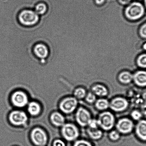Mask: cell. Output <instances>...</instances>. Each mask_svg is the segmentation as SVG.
<instances>
[{"label": "cell", "mask_w": 146, "mask_h": 146, "mask_svg": "<svg viewBox=\"0 0 146 146\" xmlns=\"http://www.w3.org/2000/svg\"><path fill=\"white\" fill-rule=\"evenodd\" d=\"M11 101L15 106L22 108L28 104V99L27 94L21 91L15 92L11 97Z\"/></svg>", "instance_id": "cell-12"}, {"label": "cell", "mask_w": 146, "mask_h": 146, "mask_svg": "<svg viewBox=\"0 0 146 146\" xmlns=\"http://www.w3.org/2000/svg\"><path fill=\"white\" fill-rule=\"evenodd\" d=\"M92 92L97 96L103 97L108 95V89L105 86L101 84H97L93 86L91 88Z\"/></svg>", "instance_id": "cell-16"}, {"label": "cell", "mask_w": 146, "mask_h": 146, "mask_svg": "<svg viewBox=\"0 0 146 146\" xmlns=\"http://www.w3.org/2000/svg\"><path fill=\"white\" fill-rule=\"evenodd\" d=\"M109 137L111 141H117L120 139L121 135L117 130H113L109 134Z\"/></svg>", "instance_id": "cell-25"}, {"label": "cell", "mask_w": 146, "mask_h": 146, "mask_svg": "<svg viewBox=\"0 0 146 146\" xmlns=\"http://www.w3.org/2000/svg\"><path fill=\"white\" fill-rule=\"evenodd\" d=\"M143 114V115H146V104H144L142 106V108L140 110Z\"/></svg>", "instance_id": "cell-33"}, {"label": "cell", "mask_w": 146, "mask_h": 146, "mask_svg": "<svg viewBox=\"0 0 146 146\" xmlns=\"http://www.w3.org/2000/svg\"><path fill=\"white\" fill-rule=\"evenodd\" d=\"M133 81L137 86L146 88V70L141 69L135 71L133 74Z\"/></svg>", "instance_id": "cell-13"}, {"label": "cell", "mask_w": 146, "mask_h": 146, "mask_svg": "<svg viewBox=\"0 0 146 146\" xmlns=\"http://www.w3.org/2000/svg\"><path fill=\"white\" fill-rule=\"evenodd\" d=\"M129 105L128 100L124 97H118L113 99L109 102V108L117 112H122L128 108Z\"/></svg>", "instance_id": "cell-10"}, {"label": "cell", "mask_w": 146, "mask_h": 146, "mask_svg": "<svg viewBox=\"0 0 146 146\" xmlns=\"http://www.w3.org/2000/svg\"><path fill=\"white\" fill-rule=\"evenodd\" d=\"M87 133L90 138L96 141L101 139L103 136V131L99 128L92 129L88 127Z\"/></svg>", "instance_id": "cell-19"}, {"label": "cell", "mask_w": 146, "mask_h": 146, "mask_svg": "<svg viewBox=\"0 0 146 146\" xmlns=\"http://www.w3.org/2000/svg\"><path fill=\"white\" fill-rule=\"evenodd\" d=\"M143 97L144 100L146 101V90L143 94Z\"/></svg>", "instance_id": "cell-35"}, {"label": "cell", "mask_w": 146, "mask_h": 146, "mask_svg": "<svg viewBox=\"0 0 146 146\" xmlns=\"http://www.w3.org/2000/svg\"><path fill=\"white\" fill-rule=\"evenodd\" d=\"M85 98L87 102L89 104L95 103L97 100L96 96L92 92L87 93Z\"/></svg>", "instance_id": "cell-26"}, {"label": "cell", "mask_w": 146, "mask_h": 146, "mask_svg": "<svg viewBox=\"0 0 146 146\" xmlns=\"http://www.w3.org/2000/svg\"><path fill=\"white\" fill-rule=\"evenodd\" d=\"M107 1V0H94L96 5L100 7L105 5Z\"/></svg>", "instance_id": "cell-31"}, {"label": "cell", "mask_w": 146, "mask_h": 146, "mask_svg": "<svg viewBox=\"0 0 146 146\" xmlns=\"http://www.w3.org/2000/svg\"><path fill=\"white\" fill-rule=\"evenodd\" d=\"M32 52L34 56L39 60L41 69L45 65L47 59L49 56V48L44 43H37L33 47Z\"/></svg>", "instance_id": "cell-3"}, {"label": "cell", "mask_w": 146, "mask_h": 146, "mask_svg": "<svg viewBox=\"0 0 146 146\" xmlns=\"http://www.w3.org/2000/svg\"><path fill=\"white\" fill-rule=\"evenodd\" d=\"M88 126L89 128L92 129H97L99 127L97 120L92 118L90 120Z\"/></svg>", "instance_id": "cell-29"}, {"label": "cell", "mask_w": 146, "mask_h": 146, "mask_svg": "<svg viewBox=\"0 0 146 146\" xmlns=\"http://www.w3.org/2000/svg\"><path fill=\"white\" fill-rule=\"evenodd\" d=\"M119 3L124 6H126L131 2L132 0H117Z\"/></svg>", "instance_id": "cell-32"}, {"label": "cell", "mask_w": 146, "mask_h": 146, "mask_svg": "<svg viewBox=\"0 0 146 146\" xmlns=\"http://www.w3.org/2000/svg\"><path fill=\"white\" fill-rule=\"evenodd\" d=\"M53 146H66L65 143L62 140L57 139L54 141Z\"/></svg>", "instance_id": "cell-30"}, {"label": "cell", "mask_w": 146, "mask_h": 146, "mask_svg": "<svg viewBox=\"0 0 146 146\" xmlns=\"http://www.w3.org/2000/svg\"><path fill=\"white\" fill-rule=\"evenodd\" d=\"M87 94L86 90L82 87H79L74 91V97L77 100L82 99L85 98Z\"/></svg>", "instance_id": "cell-23"}, {"label": "cell", "mask_w": 146, "mask_h": 146, "mask_svg": "<svg viewBox=\"0 0 146 146\" xmlns=\"http://www.w3.org/2000/svg\"><path fill=\"white\" fill-rule=\"evenodd\" d=\"M131 115L133 119L137 121L142 119L143 116L141 111L137 110H134L132 111L131 113Z\"/></svg>", "instance_id": "cell-24"}, {"label": "cell", "mask_w": 146, "mask_h": 146, "mask_svg": "<svg viewBox=\"0 0 146 146\" xmlns=\"http://www.w3.org/2000/svg\"><path fill=\"white\" fill-rule=\"evenodd\" d=\"M117 78L121 84H127L133 81V74L129 71L124 70L121 71L117 76Z\"/></svg>", "instance_id": "cell-15"}, {"label": "cell", "mask_w": 146, "mask_h": 146, "mask_svg": "<svg viewBox=\"0 0 146 146\" xmlns=\"http://www.w3.org/2000/svg\"><path fill=\"white\" fill-rule=\"evenodd\" d=\"M33 10L38 15L41 16L45 15L48 10L47 4L43 1H39L34 6Z\"/></svg>", "instance_id": "cell-18"}, {"label": "cell", "mask_w": 146, "mask_h": 146, "mask_svg": "<svg viewBox=\"0 0 146 146\" xmlns=\"http://www.w3.org/2000/svg\"><path fill=\"white\" fill-rule=\"evenodd\" d=\"M115 127L120 134L127 135L132 132L135 125L132 120L128 118H123L118 120Z\"/></svg>", "instance_id": "cell-6"}, {"label": "cell", "mask_w": 146, "mask_h": 146, "mask_svg": "<svg viewBox=\"0 0 146 146\" xmlns=\"http://www.w3.org/2000/svg\"><path fill=\"white\" fill-rule=\"evenodd\" d=\"M145 9L144 6L138 1L131 2L125 7L124 14L128 21H140L145 15Z\"/></svg>", "instance_id": "cell-1"}, {"label": "cell", "mask_w": 146, "mask_h": 146, "mask_svg": "<svg viewBox=\"0 0 146 146\" xmlns=\"http://www.w3.org/2000/svg\"><path fill=\"white\" fill-rule=\"evenodd\" d=\"M61 132L63 138L67 141H70L77 140L80 134L78 127L71 123L64 124L62 127Z\"/></svg>", "instance_id": "cell-5"}, {"label": "cell", "mask_w": 146, "mask_h": 146, "mask_svg": "<svg viewBox=\"0 0 146 146\" xmlns=\"http://www.w3.org/2000/svg\"><path fill=\"white\" fill-rule=\"evenodd\" d=\"M144 7L146 8V0H144Z\"/></svg>", "instance_id": "cell-36"}, {"label": "cell", "mask_w": 146, "mask_h": 146, "mask_svg": "<svg viewBox=\"0 0 146 146\" xmlns=\"http://www.w3.org/2000/svg\"><path fill=\"white\" fill-rule=\"evenodd\" d=\"M99 126L105 131H109L115 125V119L113 114L109 111H104L98 115L97 119Z\"/></svg>", "instance_id": "cell-4"}, {"label": "cell", "mask_w": 146, "mask_h": 146, "mask_svg": "<svg viewBox=\"0 0 146 146\" xmlns=\"http://www.w3.org/2000/svg\"><path fill=\"white\" fill-rule=\"evenodd\" d=\"M9 120L13 125L16 126L23 125L28 121V117L26 114L23 111H14L10 114Z\"/></svg>", "instance_id": "cell-11"}, {"label": "cell", "mask_w": 146, "mask_h": 146, "mask_svg": "<svg viewBox=\"0 0 146 146\" xmlns=\"http://www.w3.org/2000/svg\"><path fill=\"white\" fill-rule=\"evenodd\" d=\"M142 48L143 50L146 52V42L143 43L142 46Z\"/></svg>", "instance_id": "cell-34"}, {"label": "cell", "mask_w": 146, "mask_h": 146, "mask_svg": "<svg viewBox=\"0 0 146 146\" xmlns=\"http://www.w3.org/2000/svg\"><path fill=\"white\" fill-rule=\"evenodd\" d=\"M40 16L33 9H24L18 13L17 16L19 23L23 27H31L34 26L40 21Z\"/></svg>", "instance_id": "cell-2"}, {"label": "cell", "mask_w": 146, "mask_h": 146, "mask_svg": "<svg viewBox=\"0 0 146 146\" xmlns=\"http://www.w3.org/2000/svg\"><path fill=\"white\" fill-rule=\"evenodd\" d=\"M75 118L77 123L82 127L88 126L90 120L92 118L89 111L83 107L78 108L76 112Z\"/></svg>", "instance_id": "cell-9"}, {"label": "cell", "mask_w": 146, "mask_h": 146, "mask_svg": "<svg viewBox=\"0 0 146 146\" xmlns=\"http://www.w3.org/2000/svg\"><path fill=\"white\" fill-rule=\"evenodd\" d=\"M136 64L138 68L141 69H146V53H142L137 57Z\"/></svg>", "instance_id": "cell-22"}, {"label": "cell", "mask_w": 146, "mask_h": 146, "mask_svg": "<svg viewBox=\"0 0 146 146\" xmlns=\"http://www.w3.org/2000/svg\"><path fill=\"white\" fill-rule=\"evenodd\" d=\"M134 129L137 138L141 141H146V119L143 118L138 121Z\"/></svg>", "instance_id": "cell-14"}, {"label": "cell", "mask_w": 146, "mask_h": 146, "mask_svg": "<svg viewBox=\"0 0 146 146\" xmlns=\"http://www.w3.org/2000/svg\"><path fill=\"white\" fill-rule=\"evenodd\" d=\"M31 137L32 142L35 145L44 146L47 142L46 134L41 128H36L31 131Z\"/></svg>", "instance_id": "cell-8"}, {"label": "cell", "mask_w": 146, "mask_h": 146, "mask_svg": "<svg viewBox=\"0 0 146 146\" xmlns=\"http://www.w3.org/2000/svg\"><path fill=\"white\" fill-rule=\"evenodd\" d=\"M95 106L97 110L104 111L109 108V102L105 98H99L95 101Z\"/></svg>", "instance_id": "cell-20"}, {"label": "cell", "mask_w": 146, "mask_h": 146, "mask_svg": "<svg viewBox=\"0 0 146 146\" xmlns=\"http://www.w3.org/2000/svg\"><path fill=\"white\" fill-rule=\"evenodd\" d=\"M78 105V100L74 97L64 98L60 103V109L65 114H70L76 109Z\"/></svg>", "instance_id": "cell-7"}, {"label": "cell", "mask_w": 146, "mask_h": 146, "mask_svg": "<svg viewBox=\"0 0 146 146\" xmlns=\"http://www.w3.org/2000/svg\"><path fill=\"white\" fill-rule=\"evenodd\" d=\"M138 33L140 37L141 38L146 39V22L140 26Z\"/></svg>", "instance_id": "cell-27"}, {"label": "cell", "mask_w": 146, "mask_h": 146, "mask_svg": "<svg viewBox=\"0 0 146 146\" xmlns=\"http://www.w3.org/2000/svg\"><path fill=\"white\" fill-rule=\"evenodd\" d=\"M51 121L54 125L62 127L65 124V119L62 114L58 112L53 113L50 117Z\"/></svg>", "instance_id": "cell-17"}, {"label": "cell", "mask_w": 146, "mask_h": 146, "mask_svg": "<svg viewBox=\"0 0 146 146\" xmlns=\"http://www.w3.org/2000/svg\"><path fill=\"white\" fill-rule=\"evenodd\" d=\"M41 110V106L38 103L35 102H31L28 104V111L31 115H38L39 114Z\"/></svg>", "instance_id": "cell-21"}, {"label": "cell", "mask_w": 146, "mask_h": 146, "mask_svg": "<svg viewBox=\"0 0 146 146\" xmlns=\"http://www.w3.org/2000/svg\"><path fill=\"white\" fill-rule=\"evenodd\" d=\"M73 146H93L89 141L87 140L81 139L77 140L75 141Z\"/></svg>", "instance_id": "cell-28"}]
</instances>
